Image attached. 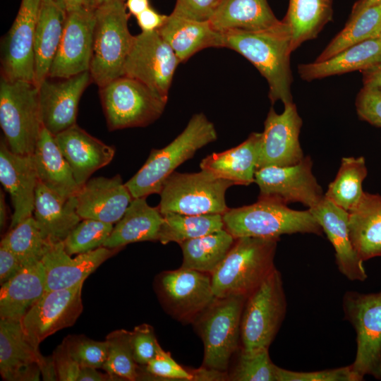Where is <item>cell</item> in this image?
Returning <instances> with one entry per match:
<instances>
[{
	"label": "cell",
	"mask_w": 381,
	"mask_h": 381,
	"mask_svg": "<svg viewBox=\"0 0 381 381\" xmlns=\"http://www.w3.org/2000/svg\"><path fill=\"white\" fill-rule=\"evenodd\" d=\"M224 47L236 51L251 62L266 79L272 104L293 102L290 68L291 34L281 23L272 28L256 30H231L222 32Z\"/></svg>",
	"instance_id": "cell-1"
},
{
	"label": "cell",
	"mask_w": 381,
	"mask_h": 381,
	"mask_svg": "<svg viewBox=\"0 0 381 381\" xmlns=\"http://www.w3.org/2000/svg\"><path fill=\"white\" fill-rule=\"evenodd\" d=\"M279 238L240 237L211 274L216 298H247L275 268Z\"/></svg>",
	"instance_id": "cell-2"
},
{
	"label": "cell",
	"mask_w": 381,
	"mask_h": 381,
	"mask_svg": "<svg viewBox=\"0 0 381 381\" xmlns=\"http://www.w3.org/2000/svg\"><path fill=\"white\" fill-rule=\"evenodd\" d=\"M217 138L214 126L206 116L193 115L172 142L162 149L152 150L143 166L125 183L133 198L159 194L165 181L179 165Z\"/></svg>",
	"instance_id": "cell-3"
},
{
	"label": "cell",
	"mask_w": 381,
	"mask_h": 381,
	"mask_svg": "<svg viewBox=\"0 0 381 381\" xmlns=\"http://www.w3.org/2000/svg\"><path fill=\"white\" fill-rule=\"evenodd\" d=\"M224 228L234 238H279L296 233L318 236L323 231L309 210L301 211L271 199H258L252 205L229 208L222 214Z\"/></svg>",
	"instance_id": "cell-4"
},
{
	"label": "cell",
	"mask_w": 381,
	"mask_h": 381,
	"mask_svg": "<svg viewBox=\"0 0 381 381\" xmlns=\"http://www.w3.org/2000/svg\"><path fill=\"white\" fill-rule=\"evenodd\" d=\"M124 1L116 0L95 8L92 54L90 67L92 80L103 87L123 74L126 59L135 36L129 31V13Z\"/></svg>",
	"instance_id": "cell-5"
},
{
	"label": "cell",
	"mask_w": 381,
	"mask_h": 381,
	"mask_svg": "<svg viewBox=\"0 0 381 381\" xmlns=\"http://www.w3.org/2000/svg\"><path fill=\"white\" fill-rule=\"evenodd\" d=\"M0 125L11 151L23 155L34 153L43 126L39 88L35 83L1 76Z\"/></svg>",
	"instance_id": "cell-6"
},
{
	"label": "cell",
	"mask_w": 381,
	"mask_h": 381,
	"mask_svg": "<svg viewBox=\"0 0 381 381\" xmlns=\"http://www.w3.org/2000/svg\"><path fill=\"white\" fill-rule=\"evenodd\" d=\"M234 185L231 181L205 170L196 173L174 171L163 185L157 207L162 214H223L229 209L226 203V191Z\"/></svg>",
	"instance_id": "cell-7"
},
{
	"label": "cell",
	"mask_w": 381,
	"mask_h": 381,
	"mask_svg": "<svg viewBox=\"0 0 381 381\" xmlns=\"http://www.w3.org/2000/svg\"><path fill=\"white\" fill-rule=\"evenodd\" d=\"M99 90L110 131L147 126L161 116L168 100L139 80L126 75Z\"/></svg>",
	"instance_id": "cell-8"
},
{
	"label": "cell",
	"mask_w": 381,
	"mask_h": 381,
	"mask_svg": "<svg viewBox=\"0 0 381 381\" xmlns=\"http://www.w3.org/2000/svg\"><path fill=\"white\" fill-rule=\"evenodd\" d=\"M286 311L282 277L275 267L246 298L241 320L242 350L269 349Z\"/></svg>",
	"instance_id": "cell-9"
},
{
	"label": "cell",
	"mask_w": 381,
	"mask_h": 381,
	"mask_svg": "<svg viewBox=\"0 0 381 381\" xmlns=\"http://www.w3.org/2000/svg\"><path fill=\"white\" fill-rule=\"evenodd\" d=\"M246 298H215L195 320L204 344V367L226 372L241 339V320Z\"/></svg>",
	"instance_id": "cell-10"
},
{
	"label": "cell",
	"mask_w": 381,
	"mask_h": 381,
	"mask_svg": "<svg viewBox=\"0 0 381 381\" xmlns=\"http://www.w3.org/2000/svg\"><path fill=\"white\" fill-rule=\"evenodd\" d=\"M345 319L356 334V353L351 365L359 380L365 375L381 380V291H347L342 300Z\"/></svg>",
	"instance_id": "cell-11"
},
{
	"label": "cell",
	"mask_w": 381,
	"mask_h": 381,
	"mask_svg": "<svg viewBox=\"0 0 381 381\" xmlns=\"http://www.w3.org/2000/svg\"><path fill=\"white\" fill-rule=\"evenodd\" d=\"M180 61L157 30L135 36L122 75L134 78L168 99L175 71Z\"/></svg>",
	"instance_id": "cell-12"
},
{
	"label": "cell",
	"mask_w": 381,
	"mask_h": 381,
	"mask_svg": "<svg viewBox=\"0 0 381 381\" xmlns=\"http://www.w3.org/2000/svg\"><path fill=\"white\" fill-rule=\"evenodd\" d=\"M309 156L286 167L267 166L256 170L255 182L260 190L258 199H271L286 205L300 202L308 209L324 198L322 189L312 171Z\"/></svg>",
	"instance_id": "cell-13"
},
{
	"label": "cell",
	"mask_w": 381,
	"mask_h": 381,
	"mask_svg": "<svg viewBox=\"0 0 381 381\" xmlns=\"http://www.w3.org/2000/svg\"><path fill=\"white\" fill-rule=\"evenodd\" d=\"M41 0H22L1 45V76L35 83V35Z\"/></svg>",
	"instance_id": "cell-14"
},
{
	"label": "cell",
	"mask_w": 381,
	"mask_h": 381,
	"mask_svg": "<svg viewBox=\"0 0 381 381\" xmlns=\"http://www.w3.org/2000/svg\"><path fill=\"white\" fill-rule=\"evenodd\" d=\"M83 282L71 288L46 291L21 320L30 341L39 347L47 337L72 326L83 311Z\"/></svg>",
	"instance_id": "cell-15"
},
{
	"label": "cell",
	"mask_w": 381,
	"mask_h": 381,
	"mask_svg": "<svg viewBox=\"0 0 381 381\" xmlns=\"http://www.w3.org/2000/svg\"><path fill=\"white\" fill-rule=\"evenodd\" d=\"M95 8L85 6L67 13L62 38L48 77L68 78L90 71Z\"/></svg>",
	"instance_id": "cell-16"
},
{
	"label": "cell",
	"mask_w": 381,
	"mask_h": 381,
	"mask_svg": "<svg viewBox=\"0 0 381 381\" xmlns=\"http://www.w3.org/2000/svg\"><path fill=\"white\" fill-rule=\"evenodd\" d=\"M302 123L294 102L284 104L282 114L270 108L261 133L257 169L267 166H291L304 158L299 142Z\"/></svg>",
	"instance_id": "cell-17"
},
{
	"label": "cell",
	"mask_w": 381,
	"mask_h": 381,
	"mask_svg": "<svg viewBox=\"0 0 381 381\" xmlns=\"http://www.w3.org/2000/svg\"><path fill=\"white\" fill-rule=\"evenodd\" d=\"M159 287L169 310L180 321H195L216 298L210 274L182 267L162 272Z\"/></svg>",
	"instance_id": "cell-18"
},
{
	"label": "cell",
	"mask_w": 381,
	"mask_h": 381,
	"mask_svg": "<svg viewBox=\"0 0 381 381\" xmlns=\"http://www.w3.org/2000/svg\"><path fill=\"white\" fill-rule=\"evenodd\" d=\"M91 82L87 71L68 78L47 77L40 85L42 125L53 135L76 124L80 99Z\"/></svg>",
	"instance_id": "cell-19"
},
{
	"label": "cell",
	"mask_w": 381,
	"mask_h": 381,
	"mask_svg": "<svg viewBox=\"0 0 381 381\" xmlns=\"http://www.w3.org/2000/svg\"><path fill=\"white\" fill-rule=\"evenodd\" d=\"M0 181L14 209L10 224L12 229L32 216L38 176L33 154L13 152L4 138L0 143Z\"/></svg>",
	"instance_id": "cell-20"
},
{
	"label": "cell",
	"mask_w": 381,
	"mask_h": 381,
	"mask_svg": "<svg viewBox=\"0 0 381 381\" xmlns=\"http://www.w3.org/2000/svg\"><path fill=\"white\" fill-rule=\"evenodd\" d=\"M119 250L102 246L71 258L65 250L63 241L47 242L41 260L45 271L46 291L68 289L84 282L101 264Z\"/></svg>",
	"instance_id": "cell-21"
},
{
	"label": "cell",
	"mask_w": 381,
	"mask_h": 381,
	"mask_svg": "<svg viewBox=\"0 0 381 381\" xmlns=\"http://www.w3.org/2000/svg\"><path fill=\"white\" fill-rule=\"evenodd\" d=\"M77 212L83 219L107 223L118 222L125 214L133 197L119 174L111 178L90 179L75 195Z\"/></svg>",
	"instance_id": "cell-22"
},
{
	"label": "cell",
	"mask_w": 381,
	"mask_h": 381,
	"mask_svg": "<svg viewBox=\"0 0 381 381\" xmlns=\"http://www.w3.org/2000/svg\"><path fill=\"white\" fill-rule=\"evenodd\" d=\"M43 356L29 339L21 321L1 318L0 373L8 381L40 380Z\"/></svg>",
	"instance_id": "cell-23"
},
{
	"label": "cell",
	"mask_w": 381,
	"mask_h": 381,
	"mask_svg": "<svg viewBox=\"0 0 381 381\" xmlns=\"http://www.w3.org/2000/svg\"><path fill=\"white\" fill-rule=\"evenodd\" d=\"M318 222L335 250L339 271L351 281H365L368 275L363 261L355 250L349 234V212L325 196L308 209Z\"/></svg>",
	"instance_id": "cell-24"
},
{
	"label": "cell",
	"mask_w": 381,
	"mask_h": 381,
	"mask_svg": "<svg viewBox=\"0 0 381 381\" xmlns=\"http://www.w3.org/2000/svg\"><path fill=\"white\" fill-rule=\"evenodd\" d=\"M79 187L97 170L109 164L115 148L89 134L76 124L54 135Z\"/></svg>",
	"instance_id": "cell-25"
},
{
	"label": "cell",
	"mask_w": 381,
	"mask_h": 381,
	"mask_svg": "<svg viewBox=\"0 0 381 381\" xmlns=\"http://www.w3.org/2000/svg\"><path fill=\"white\" fill-rule=\"evenodd\" d=\"M76 207L75 195L63 199L38 180L33 217L47 242L64 241L81 221Z\"/></svg>",
	"instance_id": "cell-26"
},
{
	"label": "cell",
	"mask_w": 381,
	"mask_h": 381,
	"mask_svg": "<svg viewBox=\"0 0 381 381\" xmlns=\"http://www.w3.org/2000/svg\"><path fill=\"white\" fill-rule=\"evenodd\" d=\"M157 31L180 62L204 49L224 47L223 33L215 30L210 20H193L171 13Z\"/></svg>",
	"instance_id": "cell-27"
},
{
	"label": "cell",
	"mask_w": 381,
	"mask_h": 381,
	"mask_svg": "<svg viewBox=\"0 0 381 381\" xmlns=\"http://www.w3.org/2000/svg\"><path fill=\"white\" fill-rule=\"evenodd\" d=\"M45 292L46 277L42 261L24 266L1 284L0 318L21 321Z\"/></svg>",
	"instance_id": "cell-28"
},
{
	"label": "cell",
	"mask_w": 381,
	"mask_h": 381,
	"mask_svg": "<svg viewBox=\"0 0 381 381\" xmlns=\"http://www.w3.org/2000/svg\"><path fill=\"white\" fill-rule=\"evenodd\" d=\"M261 135V133H252L238 146L207 156L200 164L201 169L234 185H250L255 182Z\"/></svg>",
	"instance_id": "cell-29"
},
{
	"label": "cell",
	"mask_w": 381,
	"mask_h": 381,
	"mask_svg": "<svg viewBox=\"0 0 381 381\" xmlns=\"http://www.w3.org/2000/svg\"><path fill=\"white\" fill-rule=\"evenodd\" d=\"M381 62V39L368 38L320 62L298 66V73L306 81L322 79L356 71L361 72Z\"/></svg>",
	"instance_id": "cell-30"
},
{
	"label": "cell",
	"mask_w": 381,
	"mask_h": 381,
	"mask_svg": "<svg viewBox=\"0 0 381 381\" xmlns=\"http://www.w3.org/2000/svg\"><path fill=\"white\" fill-rule=\"evenodd\" d=\"M38 180L63 199L76 195L78 186L54 136L42 126L33 153Z\"/></svg>",
	"instance_id": "cell-31"
},
{
	"label": "cell",
	"mask_w": 381,
	"mask_h": 381,
	"mask_svg": "<svg viewBox=\"0 0 381 381\" xmlns=\"http://www.w3.org/2000/svg\"><path fill=\"white\" fill-rule=\"evenodd\" d=\"M209 20L221 32L266 30L282 21L267 0H220Z\"/></svg>",
	"instance_id": "cell-32"
},
{
	"label": "cell",
	"mask_w": 381,
	"mask_h": 381,
	"mask_svg": "<svg viewBox=\"0 0 381 381\" xmlns=\"http://www.w3.org/2000/svg\"><path fill=\"white\" fill-rule=\"evenodd\" d=\"M67 13L54 0H41L35 35V83L48 77L58 51Z\"/></svg>",
	"instance_id": "cell-33"
},
{
	"label": "cell",
	"mask_w": 381,
	"mask_h": 381,
	"mask_svg": "<svg viewBox=\"0 0 381 381\" xmlns=\"http://www.w3.org/2000/svg\"><path fill=\"white\" fill-rule=\"evenodd\" d=\"M163 221L158 207L150 206L146 197L134 198L103 246L121 249L132 243L158 241Z\"/></svg>",
	"instance_id": "cell-34"
},
{
	"label": "cell",
	"mask_w": 381,
	"mask_h": 381,
	"mask_svg": "<svg viewBox=\"0 0 381 381\" xmlns=\"http://www.w3.org/2000/svg\"><path fill=\"white\" fill-rule=\"evenodd\" d=\"M352 244L363 261L381 256V195L363 192L349 212Z\"/></svg>",
	"instance_id": "cell-35"
},
{
	"label": "cell",
	"mask_w": 381,
	"mask_h": 381,
	"mask_svg": "<svg viewBox=\"0 0 381 381\" xmlns=\"http://www.w3.org/2000/svg\"><path fill=\"white\" fill-rule=\"evenodd\" d=\"M333 18V0H289L282 21L288 26L294 52L315 39Z\"/></svg>",
	"instance_id": "cell-36"
},
{
	"label": "cell",
	"mask_w": 381,
	"mask_h": 381,
	"mask_svg": "<svg viewBox=\"0 0 381 381\" xmlns=\"http://www.w3.org/2000/svg\"><path fill=\"white\" fill-rule=\"evenodd\" d=\"M235 238L226 229L179 243L183 252L182 267L212 274L225 258Z\"/></svg>",
	"instance_id": "cell-37"
},
{
	"label": "cell",
	"mask_w": 381,
	"mask_h": 381,
	"mask_svg": "<svg viewBox=\"0 0 381 381\" xmlns=\"http://www.w3.org/2000/svg\"><path fill=\"white\" fill-rule=\"evenodd\" d=\"M368 174L363 157L341 159V165L325 196L336 205L349 212L360 201L363 190V182Z\"/></svg>",
	"instance_id": "cell-38"
},
{
	"label": "cell",
	"mask_w": 381,
	"mask_h": 381,
	"mask_svg": "<svg viewBox=\"0 0 381 381\" xmlns=\"http://www.w3.org/2000/svg\"><path fill=\"white\" fill-rule=\"evenodd\" d=\"M162 215L164 221L158 237L162 244H179L224 229L220 214L191 215L169 212Z\"/></svg>",
	"instance_id": "cell-39"
},
{
	"label": "cell",
	"mask_w": 381,
	"mask_h": 381,
	"mask_svg": "<svg viewBox=\"0 0 381 381\" xmlns=\"http://www.w3.org/2000/svg\"><path fill=\"white\" fill-rule=\"evenodd\" d=\"M381 23V4L351 13L344 28L330 41L314 61H325L344 49L365 40Z\"/></svg>",
	"instance_id": "cell-40"
},
{
	"label": "cell",
	"mask_w": 381,
	"mask_h": 381,
	"mask_svg": "<svg viewBox=\"0 0 381 381\" xmlns=\"http://www.w3.org/2000/svg\"><path fill=\"white\" fill-rule=\"evenodd\" d=\"M1 243L10 248L23 267L41 261L47 243L32 216L10 229Z\"/></svg>",
	"instance_id": "cell-41"
},
{
	"label": "cell",
	"mask_w": 381,
	"mask_h": 381,
	"mask_svg": "<svg viewBox=\"0 0 381 381\" xmlns=\"http://www.w3.org/2000/svg\"><path fill=\"white\" fill-rule=\"evenodd\" d=\"M105 340L108 344V351L102 369L121 380H138L140 372L133 356L131 332L115 330L109 333Z\"/></svg>",
	"instance_id": "cell-42"
},
{
	"label": "cell",
	"mask_w": 381,
	"mask_h": 381,
	"mask_svg": "<svg viewBox=\"0 0 381 381\" xmlns=\"http://www.w3.org/2000/svg\"><path fill=\"white\" fill-rule=\"evenodd\" d=\"M113 229V224L92 219H83L63 241L65 250L72 255L102 247Z\"/></svg>",
	"instance_id": "cell-43"
},
{
	"label": "cell",
	"mask_w": 381,
	"mask_h": 381,
	"mask_svg": "<svg viewBox=\"0 0 381 381\" xmlns=\"http://www.w3.org/2000/svg\"><path fill=\"white\" fill-rule=\"evenodd\" d=\"M277 368L270 359L269 349L250 351L241 350L229 379L235 381H276Z\"/></svg>",
	"instance_id": "cell-44"
},
{
	"label": "cell",
	"mask_w": 381,
	"mask_h": 381,
	"mask_svg": "<svg viewBox=\"0 0 381 381\" xmlns=\"http://www.w3.org/2000/svg\"><path fill=\"white\" fill-rule=\"evenodd\" d=\"M81 368H102L108 351L107 341H95L83 335H70L62 342Z\"/></svg>",
	"instance_id": "cell-45"
},
{
	"label": "cell",
	"mask_w": 381,
	"mask_h": 381,
	"mask_svg": "<svg viewBox=\"0 0 381 381\" xmlns=\"http://www.w3.org/2000/svg\"><path fill=\"white\" fill-rule=\"evenodd\" d=\"M276 381H360L351 365L311 372H297L277 366Z\"/></svg>",
	"instance_id": "cell-46"
},
{
	"label": "cell",
	"mask_w": 381,
	"mask_h": 381,
	"mask_svg": "<svg viewBox=\"0 0 381 381\" xmlns=\"http://www.w3.org/2000/svg\"><path fill=\"white\" fill-rule=\"evenodd\" d=\"M146 372L154 377L171 380H194L189 372L177 363L169 352L159 346L155 357L145 365Z\"/></svg>",
	"instance_id": "cell-47"
},
{
	"label": "cell",
	"mask_w": 381,
	"mask_h": 381,
	"mask_svg": "<svg viewBox=\"0 0 381 381\" xmlns=\"http://www.w3.org/2000/svg\"><path fill=\"white\" fill-rule=\"evenodd\" d=\"M360 119L381 128V87L363 86L356 98Z\"/></svg>",
	"instance_id": "cell-48"
},
{
	"label": "cell",
	"mask_w": 381,
	"mask_h": 381,
	"mask_svg": "<svg viewBox=\"0 0 381 381\" xmlns=\"http://www.w3.org/2000/svg\"><path fill=\"white\" fill-rule=\"evenodd\" d=\"M131 345L136 363L146 365L157 353L160 346L152 326L142 324L131 331Z\"/></svg>",
	"instance_id": "cell-49"
},
{
	"label": "cell",
	"mask_w": 381,
	"mask_h": 381,
	"mask_svg": "<svg viewBox=\"0 0 381 381\" xmlns=\"http://www.w3.org/2000/svg\"><path fill=\"white\" fill-rule=\"evenodd\" d=\"M220 0H176L172 14L180 17L209 20Z\"/></svg>",
	"instance_id": "cell-50"
},
{
	"label": "cell",
	"mask_w": 381,
	"mask_h": 381,
	"mask_svg": "<svg viewBox=\"0 0 381 381\" xmlns=\"http://www.w3.org/2000/svg\"><path fill=\"white\" fill-rule=\"evenodd\" d=\"M52 356L59 380L78 381L81 367L69 354L63 343L56 348Z\"/></svg>",
	"instance_id": "cell-51"
},
{
	"label": "cell",
	"mask_w": 381,
	"mask_h": 381,
	"mask_svg": "<svg viewBox=\"0 0 381 381\" xmlns=\"http://www.w3.org/2000/svg\"><path fill=\"white\" fill-rule=\"evenodd\" d=\"M23 267L16 255L5 244L0 245V283L4 284Z\"/></svg>",
	"instance_id": "cell-52"
},
{
	"label": "cell",
	"mask_w": 381,
	"mask_h": 381,
	"mask_svg": "<svg viewBox=\"0 0 381 381\" xmlns=\"http://www.w3.org/2000/svg\"><path fill=\"white\" fill-rule=\"evenodd\" d=\"M135 18L142 32H152L158 30L165 23L168 16L160 14L150 6Z\"/></svg>",
	"instance_id": "cell-53"
},
{
	"label": "cell",
	"mask_w": 381,
	"mask_h": 381,
	"mask_svg": "<svg viewBox=\"0 0 381 381\" xmlns=\"http://www.w3.org/2000/svg\"><path fill=\"white\" fill-rule=\"evenodd\" d=\"M108 373H100L97 368H81L78 381H107L118 380L119 379Z\"/></svg>",
	"instance_id": "cell-54"
},
{
	"label": "cell",
	"mask_w": 381,
	"mask_h": 381,
	"mask_svg": "<svg viewBox=\"0 0 381 381\" xmlns=\"http://www.w3.org/2000/svg\"><path fill=\"white\" fill-rule=\"evenodd\" d=\"M363 86L381 87V62L361 71Z\"/></svg>",
	"instance_id": "cell-55"
},
{
	"label": "cell",
	"mask_w": 381,
	"mask_h": 381,
	"mask_svg": "<svg viewBox=\"0 0 381 381\" xmlns=\"http://www.w3.org/2000/svg\"><path fill=\"white\" fill-rule=\"evenodd\" d=\"M39 366L44 380H59L52 356H43Z\"/></svg>",
	"instance_id": "cell-56"
},
{
	"label": "cell",
	"mask_w": 381,
	"mask_h": 381,
	"mask_svg": "<svg viewBox=\"0 0 381 381\" xmlns=\"http://www.w3.org/2000/svg\"><path fill=\"white\" fill-rule=\"evenodd\" d=\"M129 13L136 16L150 7L149 0H125Z\"/></svg>",
	"instance_id": "cell-57"
},
{
	"label": "cell",
	"mask_w": 381,
	"mask_h": 381,
	"mask_svg": "<svg viewBox=\"0 0 381 381\" xmlns=\"http://www.w3.org/2000/svg\"><path fill=\"white\" fill-rule=\"evenodd\" d=\"M66 13L89 6L87 0H54Z\"/></svg>",
	"instance_id": "cell-58"
},
{
	"label": "cell",
	"mask_w": 381,
	"mask_h": 381,
	"mask_svg": "<svg viewBox=\"0 0 381 381\" xmlns=\"http://www.w3.org/2000/svg\"><path fill=\"white\" fill-rule=\"evenodd\" d=\"M8 213H7V206L5 201V195L2 190L0 191V226L1 230L2 231L6 225L7 222Z\"/></svg>",
	"instance_id": "cell-59"
},
{
	"label": "cell",
	"mask_w": 381,
	"mask_h": 381,
	"mask_svg": "<svg viewBox=\"0 0 381 381\" xmlns=\"http://www.w3.org/2000/svg\"><path fill=\"white\" fill-rule=\"evenodd\" d=\"M377 4H381V0H358L354 3L351 13H356L365 8Z\"/></svg>",
	"instance_id": "cell-60"
},
{
	"label": "cell",
	"mask_w": 381,
	"mask_h": 381,
	"mask_svg": "<svg viewBox=\"0 0 381 381\" xmlns=\"http://www.w3.org/2000/svg\"><path fill=\"white\" fill-rule=\"evenodd\" d=\"M112 1H116V0H87V4L90 6L96 8L97 6L103 4L104 3H107ZM124 1L125 0H121Z\"/></svg>",
	"instance_id": "cell-61"
},
{
	"label": "cell",
	"mask_w": 381,
	"mask_h": 381,
	"mask_svg": "<svg viewBox=\"0 0 381 381\" xmlns=\"http://www.w3.org/2000/svg\"><path fill=\"white\" fill-rule=\"evenodd\" d=\"M370 38H380L381 39V23L376 28V30L371 35Z\"/></svg>",
	"instance_id": "cell-62"
}]
</instances>
